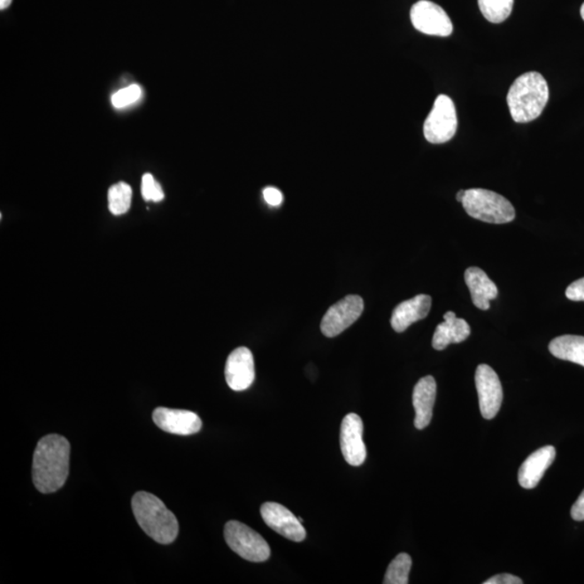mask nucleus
Segmentation results:
<instances>
[{"mask_svg":"<svg viewBox=\"0 0 584 584\" xmlns=\"http://www.w3.org/2000/svg\"><path fill=\"white\" fill-rule=\"evenodd\" d=\"M71 445L65 437L51 434L38 442L33 457V481L42 494L62 488L70 472Z\"/></svg>","mask_w":584,"mask_h":584,"instance_id":"f257e3e1","label":"nucleus"},{"mask_svg":"<svg viewBox=\"0 0 584 584\" xmlns=\"http://www.w3.org/2000/svg\"><path fill=\"white\" fill-rule=\"evenodd\" d=\"M549 86L538 72L520 75L511 86L508 97L509 110L515 123L524 124L537 119L549 101Z\"/></svg>","mask_w":584,"mask_h":584,"instance_id":"f03ea898","label":"nucleus"},{"mask_svg":"<svg viewBox=\"0 0 584 584\" xmlns=\"http://www.w3.org/2000/svg\"><path fill=\"white\" fill-rule=\"evenodd\" d=\"M131 504L136 522L156 542L169 544L177 539L178 519L158 496L139 491L134 496Z\"/></svg>","mask_w":584,"mask_h":584,"instance_id":"7ed1b4c3","label":"nucleus"},{"mask_svg":"<svg viewBox=\"0 0 584 584\" xmlns=\"http://www.w3.org/2000/svg\"><path fill=\"white\" fill-rule=\"evenodd\" d=\"M461 204L470 217L486 223L505 224L515 219L513 204L503 195L488 189H467Z\"/></svg>","mask_w":584,"mask_h":584,"instance_id":"20e7f679","label":"nucleus"},{"mask_svg":"<svg viewBox=\"0 0 584 584\" xmlns=\"http://www.w3.org/2000/svg\"><path fill=\"white\" fill-rule=\"evenodd\" d=\"M224 538L228 547L247 561L261 563L270 557L271 549L262 535L237 520L226 525Z\"/></svg>","mask_w":584,"mask_h":584,"instance_id":"39448f33","label":"nucleus"},{"mask_svg":"<svg viewBox=\"0 0 584 584\" xmlns=\"http://www.w3.org/2000/svg\"><path fill=\"white\" fill-rule=\"evenodd\" d=\"M457 128V117L454 102L445 95L438 96L423 127L426 139L433 144L446 143L454 138Z\"/></svg>","mask_w":584,"mask_h":584,"instance_id":"423d86ee","label":"nucleus"},{"mask_svg":"<svg viewBox=\"0 0 584 584\" xmlns=\"http://www.w3.org/2000/svg\"><path fill=\"white\" fill-rule=\"evenodd\" d=\"M364 311V300L350 295L331 306L321 320L320 330L326 337L334 338L357 321Z\"/></svg>","mask_w":584,"mask_h":584,"instance_id":"0eeeda50","label":"nucleus"},{"mask_svg":"<svg viewBox=\"0 0 584 584\" xmlns=\"http://www.w3.org/2000/svg\"><path fill=\"white\" fill-rule=\"evenodd\" d=\"M411 19L412 26L426 35L447 37L454 31L445 10L428 0H420L413 4Z\"/></svg>","mask_w":584,"mask_h":584,"instance_id":"6e6552de","label":"nucleus"},{"mask_svg":"<svg viewBox=\"0 0 584 584\" xmlns=\"http://www.w3.org/2000/svg\"><path fill=\"white\" fill-rule=\"evenodd\" d=\"M475 383L481 416L490 420L499 412L503 399L498 374L488 365L481 364L476 369Z\"/></svg>","mask_w":584,"mask_h":584,"instance_id":"1a4fd4ad","label":"nucleus"},{"mask_svg":"<svg viewBox=\"0 0 584 584\" xmlns=\"http://www.w3.org/2000/svg\"><path fill=\"white\" fill-rule=\"evenodd\" d=\"M363 420L357 413H349L341 425L340 444L345 461L359 466L366 460L367 450L363 441Z\"/></svg>","mask_w":584,"mask_h":584,"instance_id":"9d476101","label":"nucleus"},{"mask_svg":"<svg viewBox=\"0 0 584 584\" xmlns=\"http://www.w3.org/2000/svg\"><path fill=\"white\" fill-rule=\"evenodd\" d=\"M261 515L265 523L282 537L295 542H301L305 539L306 532L304 525L284 505L265 503L261 506Z\"/></svg>","mask_w":584,"mask_h":584,"instance_id":"9b49d317","label":"nucleus"},{"mask_svg":"<svg viewBox=\"0 0 584 584\" xmlns=\"http://www.w3.org/2000/svg\"><path fill=\"white\" fill-rule=\"evenodd\" d=\"M256 378L255 359L251 350L242 347L228 355L226 365V380L233 391L250 388Z\"/></svg>","mask_w":584,"mask_h":584,"instance_id":"f8f14e48","label":"nucleus"},{"mask_svg":"<svg viewBox=\"0 0 584 584\" xmlns=\"http://www.w3.org/2000/svg\"><path fill=\"white\" fill-rule=\"evenodd\" d=\"M153 420L163 431L175 435H192L201 431L203 426L201 418L196 413L180 409L156 408Z\"/></svg>","mask_w":584,"mask_h":584,"instance_id":"ddd939ff","label":"nucleus"},{"mask_svg":"<svg viewBox=\"0 0 584 584\" xmlns=\"http://www.w3.org/2000/svg\"><path fill=\"white\" fill-rule=\"evenodd\" d=\"M557 451L553 446H544L530 455L519 471V483L523 488L533 489L542 480L545 471L554 462Z\"/></svg>","mask_w":584,"mask_h":584,"instance_id":"4468645a","label":"nucleus"},{"mask_svg":"<svg viewBox=\"0 0 584 584\" xmlns=\"http://www.w3.org/2000/svg\"><path fill=\"white\" fill-rule=\"evenodd\" d=\"M432 298L427 295H418L415 298L402 302L393 311L391 325L396 333H403L416 321L425 319L430 313Z\"/></svg>","mask_w":584,"mask_h":584,"instance_id":"2eb2a0df","label":"nucleus"},{"mask_svg":"<svg viewBox=\"0 0 584 584\" xmlns=\"http://www.w3.org/2000/svg\"><path fill=\"white\" fill-rule=\"evenodd\" d=\"M436 398V381L432 376L419 380L413 388L412 403L416 411L415 426L423 430L432 420Z\"/></svg>","mask_w":584,"mask_h":584,"instance_id":"dca6fc26","label":"nucleus"},{"mask_svg":"<svg viewBox=\"0 0 584 584\" xmlns=\"http://www.w3.org/2000/svg\"><path fill=\"white\" fill-rule=\"evenodd\" d=\"M465 280L469 287L472 301L476 308L487 311L489 309L490 301L498 296V288L493 280L487 276L480 267L472 266L465 271Z\"/></svg>","mask_w":584,"mask_h":584,"instance_id":"f3484780","label":"nucleus"},{"mask_svg":"<svg viewBox=\"0 0 584 584\" xmlns=\"http://www.w3.org/2000/svg\"><path fill=\"white\" fill-rule=\"evenodd\" d=\"M444 323L437 326L432 345L437 350H445L451 343L464 342L471 334L466 320L457 319L454 311H447Z\"/></svg>","mask_w":584,"mask_h":584,"instance_id":"a211bd4d","label":"nucleus"},{"mask_svg":"<svg viewBox=\"0 0 584 584\" xmlns=\"http://www.w3.org/2000/svg\"><path fill=\"white\" fill-rule=\"evenodd\" d=\"M549 350L553 357L584 367V337L581 335L566 334L555 338Z\"/></svg>","mask_w":584,"mask_h":584,"instance_id":"6ab92c4d","label":"nucleus"},{"mask_svg":"<svg viewBox=\"0 0 584 584\" xmlns=\"http://www.w3.org/2000/svg\"><path fill=\"white\" fill-rule=\"evenodd\" d=\"M481 14L487 21L503 23L512 13L514 0H477Z\"/></svg>","mask_w":584,"mask_h":584,"instance_id":"aec40b11","label":"nucleus"},{"mask_svg":"<svg viewBox=\"0 0 584 584\" xmlns=\"http://www.w3.org/2000/svg\"><path fill=\"white\" fill-rule=\"evenodd\" d=\"M107 198H109L110 211L114 216H120V214L128 212L130 209L133 189H131L129 184L125 182L114 184L109 189Z\"/></svg>","mask_w":584,"mask_h":584,"instance_id":"412c9836","label":"nucleus"},{"mask_svg":"<svg viewBox=\"0 0 584 584\" xmlns=\"http://www.w3.org/2000/svg\"><path fill=\"white\" fill-rule=\"evenodd\" d=\"M411 557L406 553L398 554L388 565L384 584H407L411 569Z\"/></svg>","mask_w":584,"mask_h":584,"instance_id":"4be33fe9","label":"nucleus"},{"mask_svg":"<svg viewBox=\"0 0 584 584\" xmlns=\"http://www.w3.org/2000/svg\"><path fill=\"white\" fill-rule=\"evenodd\" d=\"M141 96H142L141 87L139 85H131L115 92L113 96H111V104L116 109H125V107H128L138 102Z\"/></svg>","mask_w":584,"mask_h":584,"instance_id":"5701e85b","label":"nucleus"},{"mask_svg":"<svg viewBox=\"0 0 584 584\" xmlns=\"http://www.w3.org/2000/svg\"><path fill=\"white\" fill-rule=\"evenodd\" d=\"M141 193L146 202L159 203L162 202L165 194L160 185L150 173H145L141 183Z\"/></svg>","mask_w":584,"mask_h":584,"instance_id":"b1692460","label":"nucleus"},{"mask_svg":"<svg viewBox=\"0 0 584 584\" xmlns=\"http://www.w3.org/2000/svg\"><path fill=\"white\" fill-rule=\"evenodd\" d=\"M263 197L267 204L272 207H279L284 202V195L279 188L269 187L263 189Z\"/></svg>","mask_w":584,"mask_h":584,"instance_id":"393cba45","label":"nucleus"},{"mask_svg":"<svg viewBox=\"0 0 584 584\" xmlns=\"http://www.w3.org/2000/svg\"><path fill=\"white\" fill-rule=\"evenodd\" d=\"M566 296L572 301H584V277L568 286Z\"/></svg>","mask_w":584,"mask_h":584,"instance_id":"a878e982","label":"nucleus"},{"mask_svg":"<svg viewBox=\"0 0 584 584\" xmlns=\"http://www.w3.org/2000/svg\"><path fill=\"white\" fill-rule=\"evenodd\" d=\"M522 579L513 576L510 573L496 574V576L488 579L484 584H522Z\"/></svg>","mask_w":584,"mask_h":584,"instance_id":"bb28decb","label":"nucleus"},{"mask_svg":"<svg viewBox=\"0 0 584 584\" xmlns=\"http://www.w3.org/2000/svg\"><path fill=\"white\" fill-rule=\"evenodd\" d=\"M571 513L572 518L574 520H579V522L584 520V490L582 491V494L579 496L576 503L572 505Z\"/></svg>","mask_w":584,"mask_h":584,"instance_id":"cd10ccee","label":"nucleus"},{"mask_svg":"<svg viewBox=\"0 0 584 584\" xmlns=\"http://www.w3.org/2000/svg\"><path fill=\"white\" fill-rule=\"evenodd\" d=\"M12 0H0V9H7L12 4Z\"/></svg>","mask_w":584,"mask_h":584,"instance_id":"c85d7f7f","label":"nucleus"},{"mask_svg":"<svg viewBox=\"0 0 584 584\" xmlns=\"http://www.w3.org/2000/svg\"><path fill=\"white\" fill-rule=\"evenodd\" d=\"M465 195V189H462V191L457 194V197H456L457 201L462 203V201H464Z\"/></svg>","mask_w":584,"mask_h":584,"instance_id":"c756f323","label":"nucleus"},{"mask_svg":"<svg viewBox=\"0 0 584 584\" xmlns=\"http://www.w3.org/2000/svg\"><path fill=\"white\" fill-rule=\"evenodd\" d=\"M580 12H581V17H582L583 21H584V4H582V7H581Z\"/></svg>","mask_w":584,"mask_h":584,"instance_id":"7c9ffc66","label":"nucleus"}]
</instances>
